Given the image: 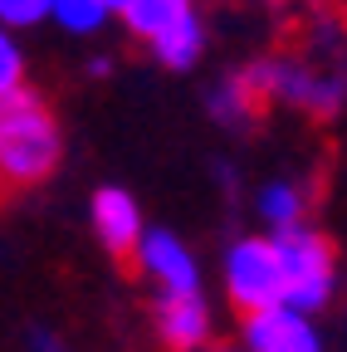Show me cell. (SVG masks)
<instances>
[{
  "mask_svg": "<svg viewBox=\"0 0 347 352\" xmlns=\"http://www.w3.org/2000/svg\"><path fill=\"white\" fill-rule=\"evenodd\" d=\"M89 220H93V235L103 240V250H113V254H137V245L147 235L137 196L122 186H98L89 201Z\"/></svg>",
  "mask_w": 347,
  "mask_h": 352,
  "instance_id": "8",
  "label": "cell"
},
{
  "mask_svg": "<svg viewBox=\"0 0 347 352\" xmlns=\"http://www.w3.org/2000/svg\"><path fill=\"white\" fill-rule=\"evenodd\" d=\"M39 20H49V0H0V30L5 34L30 30Z\"/></svg>",
  "mask_w": 347,
  "mask_h": 352,
  "instance_id": "14",
  "label": "cell"
},
{
  "mask_svg": "<svg viewBox=\"0 0 347 352\" xmlns=\"http://www.w3.org/2000/svg\"><path fill=\"white\" fill-rule=\"evenodd\" d=\"M274 254H279V279H284V308L313 318L318 308L333 303L337 289V254L328 245V235H318L313 226H293L284 235H269Z\"/></svg>",
  "mask_w": 347,
  "mask_h": 352,
  "instance_id": "3",
  "label": "cell"
},
{
  "mask_svg": "<svg viewBox=\"0 0 347 352\" xmlns=\"http://www.w3.org/2000/svg\"><path fill=\"white\" fill-rule=\"evenodd\" d=\"M254 108H259V98L249 94V83L240 74H230V78H221L210 88V118L225 122V127H245L254 118Z\"/></svg>",
  "mask_w": 347,
  "mask_h": 352,
  "instance_id": "12",
  "label": "cell"
},
{
  "mask_svg": "<svg viewBox=\"0 0 347 352\" xmlns=\"http://www.w3.org/2000/svg\"><path fill=\"white\" fill-rule=\"evenodd\" d=\"M240 352H323V338L313 318L293 314V308H269V314H249L240 323Z\"/></svg>",
  "mask_w": 347,
  "mask_h": 352,
  "instance_id": "7",
  "label": "cell"
},
{
  "mask_svg": "<svg viewBox=\"0 0 347 352\" xmlns=\"http://www.w3.org/2000/svg\"><path fill=\"white\" fill-rule=\"evenodd\" d=\"M59 157H64L59 122L34 88L0 98V182L34 186L59 166Z\"/></svg>",
  "mask_w": 347,
  "mask_h": 352,
  "instance_id": "1",
  "label": "cell"
},
{
  "mask_svg": "<svg viewBox=\"0 0 347 352\" xmlns=\"http://www.w3.org/2000/svg\"><path fill=\"white\" fill-rule=\"evenodd\" d=\"M137 270L152 279L157 298H191V294H205L201 289V259L196 250L166 226H147L142 245H137Z\"/></svg>",
  "mask_w": 347,
  "mask_h": 352,
  "instance_id": "6",
  "label": "cell"
},
{
  "mask_svg": "<svg viewBox=\"0 0 347 352\" xmlns=\"http://www.w3.org/2000/svg\"><path fill=\"white\" fill-rule=\"evenodd\" d=\"M25 88V50H20V39L0 30V98H10Z\"/></svg>",
  "mask_w": 347,
  "mask_h": 352,
  "instance_id": "13",
  "label": "cell"
},
{
  "mask_svg": "<svg viewBox=\"0 0 347 352\" xmlns=\"http://www.w3.org/2000/svg\"><path fill=\"white\" fill-rule=\"evenodd\" d=\"M254 210H259V220H265L274 235H284V230L303 226V215H309V196H303L298 182H284V176H274V182L259 186Z\"/></svg>",
  "mask_w": 347,
  "mask_h": 352,
  "instance_id": "10",
  "label": "cell"
},
{
  "mask_svg": "<svg viewBox=\"0 0 347 352\" xmlns=\"http://www.w3.org/2000/svg\"><path fill=\"white\" fill-rule=\"evenodd\" d=\"M210 352H240V347H210Z\"/></svg>",
  "mask_w": 347,
  "mask_h": 352,
  "instance_id": "15",
  "label": "cell"
},
{
  "mask_svg": "<svg viewBox=\"0 0 347 352\" xmlns=\"http://www.w3.org/2000/svg\"><path fill=\"white\" fill-rule=\"evenodd\" d=\"M225 298L240 314H269L284 308V279H279V254L269 240L245 235L225 250Z\"/></svg>",
  "mask_w": 347,
  "mask_h": 352,
  "instance_id": "5",
  "label": "cell"
},
{
  "mask_svg": "<svg viewBox=\"0 0 347 352\" xmlns=\"http://www.w3.org/2000/svg\"><path fill=\"white\" fill-rule=\"evenodd\" d=\"M240 78L249 83L254 98H279V103L303 108V113H313V118H333V113L347 103V78H342V74L313 69V64L289 59V54L254 59Z\"/></svg>",
  "mask_w": 347,
  "mask_h": 352,
  "instance_id": "4",
  "label": "cell"
},
{
  "mask_svg": "<svg viewBox=\"0 0 347 352\" xmlns=\"http://www.w3.org/2000/svg\"><path fill=\"white\" fill-rule=\"evenodd\" d=\"M152 323H157V338H161L171 352H196V347L210 342V303H205V294H191V298H157Z\"/></svg>",
  "mask_w": 347,
  "mask_h": 352,
  "instance_id": "9",
  "label": "cell"
},
{
  "mask_svg": "<svg viewBox=\"0 0 347 352\" xmlns=\"http://www.w3.org/2000/svg\"><path fill=\"white\" fill-rule=\"evenodd\" d=\"M49 20L64 34L89 39V34L108 30V20H117V6H108V0H49Z\"/></svg>",
  "mask_w": 347,
  "mask_h": 352,
  "instance_id": "11",
  "label": "cell"
},
{
  "mask_svg": "<svg viewBox=\"0 0 347 352\" xmlns=\"http://www.w3.org/2000/svg\"><path fill=\"white\" fill-rule=\"evenodd\" d=\"M117 20L161 69L186 74L205 50V25L186 0H122Z\"/></svg>",
  "mask_w": 347,
  "mask_h": 352,
  "instance_id": "2",
  "label": "cell"
}]
</instances>
